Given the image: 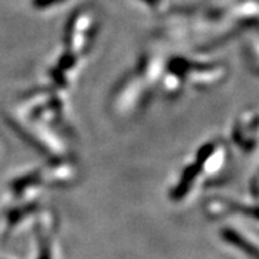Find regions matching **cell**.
Instances as JSON below:
<instances>
[{
  "instance_id": "1",
  "label": "cell",
  "mask_w": 259,
  "mask_h": 259,
  "mask_svg": "<svg viewBox=\"0 0 259 259\" xmlns=\"http://www.w3.org/2000/svg\"><path fill=\"white\" fill-rule=\"evenodd\" d=\"M226 238L232 241L236 246H239L241 249H243L249 256H252L253 259H259V249L255 246V245H252L249 242L246 241V239H243L241 235H238V233H235L233 231H228L226 232Z\"/></svg>"
}]
</instances>
